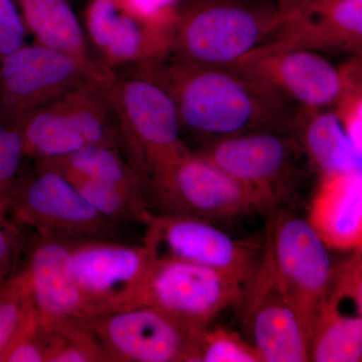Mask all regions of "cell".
Listing matches in <instances>:
<instances>
[{"instance_id":"cb8c5ba5","label":"cell","mask_w":362,"mask_h":362,"mask_svg":"<svg viewBox=\"0 0 362 362\" xmlns=\"http://www.w3.org/2000/svg\"><path fill=\"white\" fill-rule=\"evenodd\" d=\"M42 319V318H40ZM47 362H111L99 338L84 320H42Z\"/></svg>"},{"instance_id":"d590c367","label":"cell","mask_w":362,"mask_h":362,"mask_svg":"<svg viewBox=\"0 0 362 362\" xmlns=\"http://www.w3.org/2000/svg\"><path fill=\"white\" fill-rule=\"evenodd\" d=\"M0 211H4V213H6V211H4V209H1V207H0Z\"/></svg>"},{"instance_id":"6da1fadb","label":"cell","mask_w":362,"mask_h":362,"mask_svg":"<svg viewBox=\"0 0 362 362\" xmlns=\"http://www.w3.org/2000/svg\"><path fill=\"white\" fill-rule=\"evenodd\" d=\"M170 95L181 129L211 144L258 132H293L301 109L268 83L235 66L189 65L166 59L140 66Z\"/></svg>"},{"instance_id":"9c48e42d","label":"cell","mask_w":362,"mask_h":362,"mask_svg":"<svg viewBox=\"0 0 362 362\" xmlns=\"http://www.w3.org/2000/svg\"><path fill=\"white\" fill-rule=\"evenodd\" d=\"M86 322L113 362H199L204 329L157 307L110 312Z\"/></svg>"},{"instance_id":"52a82bcc","label":"cell","mask_w":362,"mask_h":362,"mask_svg":"<svg viewBox=\"0 0 362 362\" xmlns=\"http://www.w3.org/2000/svg\"><path fill=\"white\" fill-rule=\"evenodd\" d=\"M109 109L107 85L92 81L26 114L14 123L25 157L39 163L69 156L88 144L118 148L109 125Z\"/></svg>"},{"instance_id":"d6a6232c","label":"cell","mask_w":362,"mask_h":362,"mask_svg":"<svg viewBox=\"0 0 362 362\" xmlns=\"http://www.w3.org/2000/svg\"><path fill=\"white\" fill-rule=\"evenodd\" d=\"M25 23L13 0H0V64L25 45Z\"/></svg>"},{"instance_id":"277c9868","label":"cell","mask_w":362,"mask_h":362,"mask_svg":"<svg viewBox=\"0 0 362 362\" xmlns=\"http://www.w3.org/2000/svg\"><path fill=\"white\" fill-rule=\"evenodd\" d=\"M108 99L118 117L130 161L144 178L170 165L190 150L181 137L175 101L160 85L141 74L109 85Z\"/></svg>"},{"instance_id":"7c38bea8","label":"cell","mask_w":362,"mask_h":362,"mask_svg":"<svg viewBox=\"0 0 362 362\" xmlns=\"http://www.w3.org/2000/svg\"><path fill=\"white\" fill-rule=\"evenodd\" d=\"M144 243L156 258H175L209 267L239 279L249 287L262 258L258 247L233 239L211 221L156 214L145 225Z\"/></svg>"},{"instance_id":"7a4b0ae2","label":"cell","mask_w":362,"mask_h":362,"mask_svg":"<svg viewBox=\"0 0 362 362\" xmlns=\"http://www.w3.org/2000/svg\"><path fill=\"white\" fill-rule=\"evenodd\" d=\"M280 21L275 0H187L170 54L189 65L230 66L268 42Z\"/></svg>"},{"instance_id":"30bf717a","label":"cell","mask_w":362,"mask_h":362,"mask_svg":"<svg viewBox=\"0 0 362 362\" xmlns=\"http://www.w3.org/2000/svg\"><path fill=\"white\" fill-rule=\"evenodd\" d=\"M156 259L144 243L71 240L74 273L92 317L140 306Z\"/></svg>"},{"instance_id":"ac0fdd59","label":"cell","mask_w":362,"mask_h":362,"mask_svg":"<svg viewBox=\"0 0 362 362\" xmlns=\"http://www.w3.org/2000/svg\"><path fill=\"white\" fill-rule=\"evenodd\" d=\"M309 221L328 247H362V175H322Z\"/></svg>"},{"instance_id":"3957f363","label":"cell","mask_w":362,"mask_h":362,"mask_svg":"<svg viewBox=\"0 0 362 362\" xmlns=\"http://www.w3.org/2000/svg\"><path fill=\"white\" fill-rule=\"evenodd\" d=\"M269 221L265 252L252 281L284 296L312 332L329 297L332 265L327 244L310 221L295 214L273 213Z\"/></svg>"},{"instance_id":"836d02e7","label":"cell","mask_w":362,"mask_h":362,"mask_svg":"<svg viewBox=\"0 0 362 362\" xmlns=\"http://www.w3.org/2000/svg\"><path fill=\"white\" fill-rule=\"evenodd\" d=\"M340 292L354 299L356 311L362 318V256L349 269Z\"/></svg>"},{"instance_id":"f546056e","label":"cell","mask_w":362,"mask_h":362,"mask_svg":"<svg viewBox=\"0 0 362 362\" xmlns=\"http://www.w3.org/2000/svg\"><path fill=\"white\" fill-rule=\"evenodd\" d=\"M121 11L149 28L173 35L181 0H116Z\"/></svg>"},{"instance_id":"8fae6325","label":"cell","mask_w":362,"mask_h":362,"mask_svg":"<svg viewBox=\"0 0 362 362\" xmlns=\"http://www.w3.org/2000/svg\"><path fill=\"white\" fill-rule=\"evenodd\" d=\"M247 285L223 272L175 258H156L140 306L149 305L206 329L218 314L244 300Z\"/></svg>"},{"instance_id":"d4e9b609","label":"cell","mask_w":362,"mask_h":362,"mask_svg":"<svg viewBox=\"0 0 362 362\" xmlns=\"http://www.w3.org/2000/svg\"><path fill=\"white\" fill-rule=\"evenodd\" d=\"M343 90L333 111L341 121L357 161V173L362 175V57L349 58L339 66Z\"/></svg>"},{"instance_id":"e575fe53","label":"cell","mask_w":362,"mask_h":362,"mask_svg":"<svg viewBox=\"0 0 362 362\" xmlns=\"http://www.w3.org/2000/svg\"><path fill=\"white\" fill-rule=\"evenodd\" d=\"M280 16H288L308 6L316 0H275Z\"/></svg>"},{"instance_id":"e0dca14e","label":"cell","mask_w":362,"mask_h":362,"mask_svg":"<svg viewBox=\"0 0 362 362\" xmlns=\"http://www.w3.org/2000/svg\"><path fill=\"white\" fill-rule=\"evenodd\" d=\"M244 301L250 342L262 362L310 361V327L284 296L252 282Z\"/></svg>"},{"instance_id":"9a60e30c","label":"cell","mask_w":362,"mask_h":362,"mask_svg":"<svg viewBox=\"0 0 362 362\" xmlns=\"http://www.w3.org/2000/svg\"><path fill=\"white\" fill-rule=\"evenodd\" d=\"M268 47L362 57V0H316L281 16Z\"/></svg>"},{"instance_id":"1f68e13d","label":"cell","mask_w":362,"mask_h":362,"mask_svg":"<svg viewBox=\"0 0 362 362\" xmlns=\"http://www.w3.org/2000/svg\"><path fill=\"white\" fill-rule=\"evenodd\" d=\"M120 7L116 0H90L86 11V23L92 42L98 49L104 51L117 18Z\"/></svg>"},{"instance_id":"f1b7e54d","label":"cell","mask_w":362,"mask_h":362,"mask_svg":"<svg viewBox=\"0 0 362 362\" xmlns=\"http://www.w3.org/2000/svg\"><path fill=\"white\" fill-rule=\"evenodd\" d=\"M23 158L25 150L18 127L14 124L0 122V207L4 211L18 178L23 175Z\"/></svg>"},{"instance_id":"8992f818","label":"cell","mask_w":362,"mask_h":362,"mask_svg":"<svg viewBox=\"0 0 362 362\" xmlns=\"http://www.w3.org/2000/svg\"><path fill=\"white\" fill-rule=\"evenodd\" d=\"M6 211L23 230L70 240H114L123 228L102 216L66 176L40 165L18 178Z\"/></svg>"},{"instance_id":"603a6c76","label":"cell","mask_w":362,"mask_h":362,"mask_svg":"<svg viewBox=\"0 0 362 362\" xmlns=\"http://www.w3.org/2000/svg\"><path fill=\"white\" fill-rule=\"evenodd\" d=\"M59 173L66 176L102 216L116 225L145 226L153 214L146 195L75 173Z\"/></svg>"},{"instance_id":"5bb4252c","label":"cell","mask_w":362,"mask_h":362,"mask_svg":"<svg viewBox=\"0 0 362 362\" xmlns=\"http://www.w3.org/2000/svg\"><path fill=\"white\" fill-rule=\"evenodd\" d=\"M230 66L273 86L308 110L332 109L343 90L339 66L308 49H278L262 45Z\"/></svg>"},{"instance_id":"ba28073f","label":"cell","mask_w":362,"mask_h":362,"mask_svg":"<svg viewBox=\"0 0 362 362\" xmlns=\"http://www.w3.org/2000/svg\"><path fill=\"white\" fill-rule=\"evenodd\" d=\"M109 66L86 63L42 45H23L0 64V111L14 124L87 82L111 84Z\"/></svg>"},{"instance_id":"4fadbf2b","label":"cell","mask_w":362,"mask_h":362,"mask_svg":"<svg viewBox=\"0 0 362 362\" xmlns=\"http://www.w3.org/2000/svg\"><path fill=\"white\" fill-rule=\"evenodd\" d=\"M273 209L296 175L305 154L293 132H258L206 145L197 152Z\"/></svg>"},{"instance_id":"484cf974","label":"cell","mask_w":362,"mask_h":362,"mask_svg":"<svg viewBox=\"0 0 362 362\" xmlns=\"http://www.w3.org/2000/svg\"><path fill=\"white\" fill-rule=\"evenodd\" d=\"M199 362H262L249 340L228 328L209 327L199 342Z\"/></svg>"},{"instance_id":"4dcf8cb0","label":"cell","mask_w":362,"mask_h":362,"mask_svg":"<svg viewBox=\"0 0 362 362\" xmlns=\"http://www.w3.org/2000/svg\"><path fill=\"white\" fill-rule=\"evenodd\" d=\"M28 235L11 216L0 211V287L18 273L28 246Z\"/></svg>"},{"instance_id":"2e32d148","label":"cell","mask_w":362,"mask_h":362,"mask_svg":"<svg viewBox=\"0 0 362 362\" xmlns=\"http://www.w3.org/2000/svg\"><path fill=\"white\" fill-rule=\"evenodd\" d=\"M25 252V271L42 320L92 318L74 273L71 240L33 233Z\"/></svg>"},{"instance_id":"7402d4cb","label":"cell","mask_w":362,"mask_h":362,"mask_svg":"<svg viewBox=\"0 0 362 362\" xmlns=\"http://www.w3.org/2000/svg\"><path fill=\"white\" fill-rule=\"evenodd\" d=\"M310 361H362V318L338 310L337 295L328 297L310 337Z\"/></svg>"},{"instance_id":"d6986e66","label":"cell","mask_w":362,"mask_h":362,"mask_svg":"<svg viewBox=\"0 0 362 362\" xmlns=\"http://www.w3.org/2000/svg\"><path fill=\"white\" fill-rule=\"evenodd\" d=\"M294 133L321 176L357 171L354 146L333 109H301Z\"/></svg>"},{"instance_id":"44dd1931","label":"cell","mask_w":362,"mask_h":362,"mask_svg":"<svg viewBox=\"0 0 362 362\" xmlns=\"http://www.w3.org/2000/svg\"><path fill=\"white\" fill-rule=\"evenodd\" d=\"M37 165L103 181L148 197L141 175L116 147L88 144L69 156L39 162Z\"/></svg>"},{"instance_id":"5b68a950","label":"cell","mask_w":362,"mask_h":362,"mask_svg":"<svg viewBox=\"0 0 362 362\" xmlns=\"http://www.w3.org/2000/svg\"><path fill=\"white\" fill-rule=\"evenodd\" d=\"M147 188L157 214L214 223L270 211L258 195L197 152H187L150 175Z\"/></svg>"},{"instance_id":"4316f807","label":"cell","mask_w":362,"mask_h":362,"mask_svg":"<svg viewBox=\"0 0 362 362\" xmlns=\"http://www.w3.org/2000/svg\"><path fill=\"white\" fill-rule=\"evenodd\" d=\"M32 302V293L23 269L0 287V362Z\"/></svg>"},{"instance_id":"83f0119b","label":"cell","mask_w":362,"mask_h":362,"mask_svg":"<svg viewBox=\"0 0 362 362\" xmlns=\"http://www.w3.org/2000/svg\"><path fill=\"white\" fill-rule=\"evenodd\" d=\"M1 362H47L45 331L33 299L4 351Z\"/></svg>"},{"instance_id":"ffe728a7","label":"cell","mask_w":362,"mask_h":362,"mask_svg":"<svg viewBox=\"0 0 362 362\" xmlns=\"http://www.w3.org/2000/svg\"><path fill=\"white\" fill-rule=\"evenodd\" d=\"M21 16L37 44L86 63H96L88 52L77 16L66 0H20Z\"/></svg>"}]
</instances>
